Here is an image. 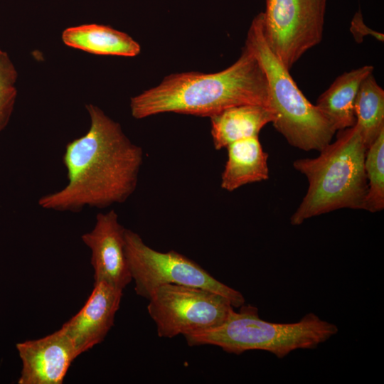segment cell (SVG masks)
Instances as JSON below:
<instances>
[{
  "label": "cell",
  "mask_w": 384,
  "mask_h": 384,
  "mask_svg": "<svg viewBox=\"0 0 384 384\" xmlns=\"http://www.w3.org/2000/svg\"><path fill=\"white\" fill-rule=\"evenodd\" d=\"M373 70L368 65L344 72L318 97L315 105L336 132L355 125L354 102L359 86Z\"/></svg>",
  "instance_id": "obj_14"
},
{
  "label": "cell",
  "mask_w": 384,
  "mask_h": 384,
  "mask_svg": "<svg viewBox=\"0 0 384 384\" xmlns=\"http://www.w3.org/2000/svg\"><path fill=\"white\" fill-rule=\"evenodd\" d=\"M124 250L136 294L149 299L159 286L177 284L221 294L233 307L245 304L243 295L222 283L193 260L174 250L166 252L148 246L137 233L125 229Z\"/></svg>",
  "instance_id": "obj_6"
},
{
  "label": "cell",
  "mask_w": 384,
  "mask_h": 384,
  "mask_svg": "<svg viewBox=\"0 0 384 384\" xmlns=\"http://www.w3.org/2000/svg\"><path fill=\"white\" fill-rule=\"evenodd\" d=\"M327 0H265V38L290 70L323 38Z\"/></svg>",
  "instance_id": "obj_8"
},
{
  "label": "cell",
  "mask_w": 384,
  "mask_h": 384,
  "mask_svg": "<svg viewBox=\"0 0 384 384\" xmlns=\"http://www.w3.org/2000/svg\"><path fill=\"white\" fill-rule=\"evenodd\" d=\"M147 311L160 338H173L222 324L234 307L228 299L206 289L177 284L158 287Z\"/></svg>",
  "instance_id": "obj_7"
},
{
  "label": "cell",
  "mask_w": 384,
  "mask_h": 384,
  "mask_svg": "<svg viewBox=\"0 0 384 384\" xmlns=\"http://www.w3.org/2000/svg\"><path fill=\"white\" fill-rule=\"evenodd\" d=\"M367 148L359 127L339 130L316 158L299 159L295 170L304 175L309 187L290 218L292 225L338 209L363 210L368 193L365 171Z\"/></svg>",
  "instance_id": "obj_3"
},
{
  "label": "cell",
  "mask_w": 384,
  "mask_h": 384,
  "mask_svg": "<svg viewBox=\"0 0 384 384\" xmlns=\"http://www.w3.org/2000/svg\"><path fill=\"white\" fill-rule=\"evenodd\" d=\"M23 367L19 384H61L78 356L62 329L36 340L18 343Z\"/></svg>",
  "instance_id": "obj_10"
},
{
  "label": "cell",
  "mask_w": 384,
  "mask_h": 384,
  "mask_svg": "<svg viewBox=\"0 0 384 384\" xmlns=\"http://www.w3.org/2000/svg\"><path fill=\"white\" fill-rule=\"evenodd\" d=\"M226 148L228 159L220 182L223 189L231 192L269 178L268 154L263 150L258 136L238 140Z\"/></svg>",
  "instance_id": "obj_13"
},
{
  "label": "cell",
  "mask_w": 384,
  "mask_h": 384,
  "mask_svg": "<svg viewBox=\"0 0 384 384\" xmlns=\"http://www.w3.org/2000/svg\"><path fill=\"white\" fill-rule=\"evenodd\" d=\"M245 46L255 56L265 73L270 107L275 113L272 124L294 147L321 151L336 131L299 90L288 70L269 46L263 32V12L253 18Z\"/></svg>",
  "instance_id": "obj_5"
},
{
  "label": "cell",
  "mask_w": 384,
  "mask_h": 384,
  "mask_svg": "<svg viewBox=\"0 0 384 384\" xmlns=\"http://www.w3.org/2000/svg\"><path fill=\"white\" fill-rule=\"evenodd\" d=\"M63 43L70 47L103 55L134 57L140 53V46L127 33L99 24H84L66 28Z\"/></svg>",
  "instance_id": "obj_15"
},
{
  "label": "cell",
  "mask_w": 384,
  "mask_h": 384,
  "mask_svg": "<svg viewBox=\"0 0 384 384\" xmlns=\"http://www.w3.org/2000/svg\"><path fill=\"white\" fill-rule=\"evenodd\" d=\"M123 290L106 282L94 288L82 309L61 329L72 341L78 356L101 343L114 324Z\"/></svg>",
  "instance_id": "obj_11"
},
{
  "label": "cell",
  "mask_w": 384,
  "mask_h": 384,
  "mask_svg": "<svg viewBox=\"0 0 384 384\" xmlns=\"http://www.w3.org/2000/svg\"><path fill=\"white\" fill-rule=\"evenodd\" d=\"M125 229L117 213L110 210L97 213L92 230L82 235L92 252L94 283L103 282L124 290L132 282L124 250Z\"/></svg>",
  "instance_id": "obj_9"
},
{
  "label": "cell",
  "mask_w": 384,
  "mask_h": 384,
  "mask_svg": "<svg viewBox=\"0 0 384 384\" xmlns=\"http://www.w3.org/2000/svg\"><path fill=\"white\" fill-rule=\"evenodd\" d=\"M365 171L368 193L363 210L381 211L384 208V129L366 150Z\"/></svg>",
  "instance_id": "obj_17"
},
{
  "label": "cell",
  "mask_w": 384,
  "mask_h": 384,
  "mask_svg": "<svg viewBox=\"0 0 384 384\" xmlns=\"http://www.w3.org/2000/svg\"><path fill=\"white\" fill-rule=\"evenodd\" d=\"M356 124L368 149L384 129V90L373 73L361 83L354 102Z\"/></svg>",
  "instance_id": "obj_16"
},
{
  "label": "cell",
  "mask_w": 384,
  "mask_h": 384,
  "mask_svg": "<svg viewBox=\"0 0 384 384\" xmlns=\"http://www.w3.org/2000/svg\"><path fill=\"white\" fill-rule=\"evenodd\" d=\"M338 331L337 326L310 312L299 321L279 324L260 318L258 309L243 304L220 325L184 335L189 346L212 345L228 353L262 350L283 358L298 349H314Z\"/></svg>",
  "instance_id": "obj_4"
},
{
  "label": "cell",
  "mask_w": 384,
  "mask_h": 384,
  "mask_svg": "<svg viewBox=\"0 0 384 384\" xmlns=\"http://www.w3.org/2000/svg\"><path fill=\"white\" fill-rule=\"evenodd\" d=\"M18 74L8 53L0 49V132L7 126L14 111Z\"/></svg>",
  "instance_id": "obj_18"
},
{
  "label": "cell",
  "mask_w": 384,
  "mask_h": 384,
  "mask_svg": "<svg viewBox=\"0 0 384 384\" xmlns=\"http://www.w3.org/2000/svg\"><path fill=\"white\" fill-rule=\"evenodd\" d=\"M242 105L270 107L265 73L245 46L238 59L226 69L166 76L156 87L132 97L130 109L135 119L165 112L210 117Z\"/></svg>",
  "instance_id": "obj_2"
},
{
  "label": "cell",
  "mask_w": 384,
  "mask_h": 384,
  "mask_svg": "<svg viewBox=\"0 0 384 384\" xmlns=\"http://www.w3.org/2000/svg\"><path fill=\"white\" fill-rule=\"evenodd\" d=\"M350 31L358 43H362L363 38L368 35L373 36L379 41L383 42L384 41L383 33L375 31L366 25L360 9L356 12L351 20Z\"/></svg>",
  "instance_id": "obj_19"
},
{
  "label": "cell",
  "mask_w": 384,
  "mask_h": 384,
  "mask_svg": "<svg viewBox=\"0 0 384 384\" xmlns=\"http://www.w3.org/2000/svg\"><path fill=\"white\" fill-rule=\"evenodd\" d=\"M275 117L272 107L259 105L225 109L210 117L213 146L220 150L238 140L258 136L267 124L274 122Z\"/></svg>",
  "instance_id": "obj_12"
},
{
  "label": "cell",
  "mask_w": 384,
  "mask_h": 384,
  "mask_svg": "<svg viewBox=\"0 0 384 384\" xmlns=\"http://www.w3.org/2000/svg\"><path fill=\"white\" fill-rule=\"evenodd\" d=\"M91 124L83 136L69 142L63 156L68 182L62 189L41 197L42 208L79 212L125 202L135 191L143 150L132 143L98 107L85 106Z\"/></svg>",
  "instance_id": "obj_1"
}]
</instances>
